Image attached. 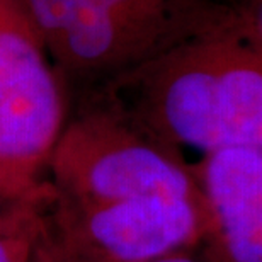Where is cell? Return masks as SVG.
Listing matches in <instances>:
<instances>
[{"label": "cell", "instance_id": "6da1fadb", "mask_svg": "<svg viewBox=\"0 0 262 262\" xmlns=\"http://www.w3.org/2000/svg\"><path fill=\"white\" fill-rule=\"evenodd\" d=\"M91 96L184 165L186 154L194 165L227 146L262 148L260 7L235 10Z\"/></svg>", "mask_w": 262, "mask_h": 262}, {"label": "cell", "instance_id": "7a4b0ae2", "mask_svg": "<svg viewBox=\"0 0 262 262\" xmlns=\"http://www.w3.org/2000/svg\"><path fill=\"white\" fill-rule=\"evenodd\" d=\"M67 92L101 91L222 23V0H19Z\"/></svg>", "mask_w": 262, "mask_h": 262}, {"label": "cell", "instance_id": "3957f363", "mask_svg": "<svg viewBox=\"0 0 262 262\" xmlns=\"http://www.w3.org/2000/svg\"><path fill=\"white\" fill-rule=\"evenodd\" d=\"M53 203L73 208L167 194L206 203L191 170L99 97L80 99L46 160Z\"/></svg>", "mask_w": 262, "mask_h": 262}, {"label": "cell", "instance_id": "277c9868", "mask_svg": "<svg viewBox=\"0 0 262 262\" xmlns=\"http://www.w3.org/2000/svg\"><path fill=\"white\" fill-rule=\"evenodd\" d=\"M45 213L56 233L89 262H154L192 252L209 227L206 203L167 194L87 208L50 198Z\"/></svg>", "mask_w": 262, "mask_h": 262}, {"label": "cell", "instance_id": "5b68a950", "mask_svg": "<svg viewBox=\"0 0 262 262\" xmlns=\"http://www.w3.org/2000/svg\"><path fill=\"white\" fill-rule=\"evenodd\" d=\"M65 91L19 0H0V157L41 176L65 124Z\"/></svg>", "mask_w": 262, "mask_h": 262}, {"label": "cell", "instance_id": "8992f818", "mask_svg": "<svg viewBox=\"0 0 262 262\" xmlns=\"http://www.w3.org/2000/svg\"><path fill=\"white\" fill-rule=\"evenodd\" d=\"M206 199L204 262H262V148L227 146L191 167Z\"/></svg>", "mask_w": 262, "mask_h": 262}, {"label": "cell", "instance_id": "52a82bcc", "mask_svg": "<svg viewBox=\"0 0 262 262\" xmlns=\"http://www.w3.org/2000/svg\"><path fill=\"white\" fill-rule=\"evenodd\" d=\"M51 192L45 198L23 203L0 223V262H31L43 230L45 204Z\"/></svg>", "mask_w": 262, "mask_h": 262}, {"label": "cell", "instance_id": "ba28073f", "mask_svg": "<svg viewBox=\"0 0 262 262\" xmlns=\"http://www.w3.org/2000/svg\"><path fill=\"white\" fill-rule=\"evenodd\" d=\"M51 186L39 174L0 157V201H24L48 196Z\"/></svg>", "mask_w": 262, "mask_h": 262}, {"label": "cell", "instance_id": "9c48e42d", "mask_svg": "<svg viewBox=\"0 0 262 262\" xmlns=\"http://www.w3.org/2000/svg\"><path fill=\"white\" fill-rule=\"evenodd\" d=\"M31 262H89V260L82 254H78L70 244H67L56 233V230L50 225L45 213L43 230H41L39 238L36 242Z\"/></svg>", "mask_w": 262, "mask_h": 262}, {"label": "cell", "instance_id": "30bf717a", "mask_svg": "<svg viewBox=\"0 0 262 262\" xmlns=\"http://www.w3.org/2000/svg\"><path fill=\"white\" fill-rule=\"evenodd\" d=\"M196 250L192 252H177V254H170V255H165V257H160L154 262H204L199 254H194Z\"/></svg>", "mask_w": 262, "mask_h": 262}, {"label": "cell", "instance_id": "8fae6325", "mask_svg": "<svg viewBox=\"0 0 262 262\" xmlns=\"http://www.w3.org/2000/svg\"><path fill=\"white\" fill-rule=\"evenodd\" d=\"M34 199H38V198H34ZM26 201H31V199H24V201H0V223H2L9 214H12L15 209Z\"/></svg>", "mask_w": 262, "mask_h": 262}, {"label": "cell", "instance_id": "7c38bea8", "mask_svg": "<svg viewBox=\"0 0 262 262\" xmlns=\"http://www.w3.org/2000/svg\"><path fill=\"white\" fill-rule=\"evenodd\" d=\"M222 2L235 7H260V0H222Z\"/></svg>", "mask_w": 262, "mask_h": 262}]
</instances>
